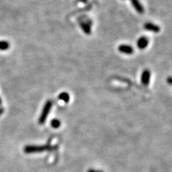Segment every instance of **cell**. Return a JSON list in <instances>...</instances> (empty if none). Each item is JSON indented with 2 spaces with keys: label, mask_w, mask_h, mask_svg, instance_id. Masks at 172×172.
Segmentation results:
<instances>
[{
  "label": "cell",
  "mask_w": 172,
  "mask_h": 172,
  "mask_svg": "<svg viewBox=\"0 0 172 172\" xmlns=\"http://www.w3.org/2000/svg\"><path fill=\"white\" fill-rule=\"evenodd\" d=\"M52 106H53V101H51V100H47V101L46 102L44 108H43L41 116H39V118L38 122L39 124H43V123L45 122Z\"/></svg>",
  "instance_id": "cell-1"
},
{
  "label": "cell",
  "mask_w": 172,
  "mask_h": 172,
  "mask_svg": "<svg viewBox=\"0 0 172 172\" xmlns=\"http://www.w3.org/2000/svg\"><path fill=\"white\" fill-rule=\"evenodd\" d=\"M50 147L48 146H27L24 148V152L27 153H37V152H42L44 150H50Z\"/></svg>",
  "instance_id": "cell-2"
},
{
  "label": "cell",
  "mask_w": 172,
  "mask_h": 172,
  "mask_svg": "<svg viewBox=\"0 0 172 172\" xmlns=\"http://www.w3.org/2000/svg\"><path fill=\"white\" fill-rule=\"evenodd\" d=\"M118 50L120 53L126 54V55H131L133 53V48L128 44H121L118 47Z\"/></svg>",
  "instance_id": "cell-3"
},
{
  "label": "cell",
  "mask_w": 172,
  "mask_h": 172,
  "mask_svg": "<svg viewBox=\"0 0 172 172\" xmlns=\"http://www.w3.org/2000/svg\"><path fill=\"white\" fill-rule=\"evenodd\" d=\"M137 47L140 50H143L148 46V39L146 37H141L138 39L137 41Z\"/></svg>",
  "instance_id": "cell-4"
},
{
  "label": "cell",
  "mask_w": 172,
  "mask_h": 172,
  "mask_svg": "<svg viewBox=\"0 0 172 172\" xmlns=\"http://www.w3.org/2000/svg\"><path fill=\"white\" fill-rule=\"evenodd\" d=\"M150 73L148 70H145L142 73V75H141V82L143 85H148L150 82Z\"/></svg>",
  "instance_id": "cell-5"
},
{
  "label": "cell",
  "mask_w": 172,
  "mask_h": 172,
  "mask_svg": "<svg viewBox=\"0 0 172 172\" xmlns=\"http://www.w3.org/2000/svg\"><path fill=\"white\" fill-rule=\"evenodd\" d=\"M145 30H148V31H150L153 32H159L160 31V27L155 24H153L152 22H146L144 24Z\"/></svg>",
  "instance_id": "cell-6"
},
{
  "label": "cell",
  "mask_w": 172,
  "mask_h": 172,
  "mask_svg": "<svg viewBox=\"0 0 172 172\" xmlns=\"http://www.w3.org/2000/svg\"><path fill=\"white\" fill-rule=\"evenodd\" d=\"M133 7L136 10V12L139 14H143L144 12V8H143L141 4L140 3L139 0H130Z\"/></svg>",
  "instance_id": "cell-7"
},
{
  "label": "cell",
  "mask_w": 172,
  "mask_h": 172,
  "mask_svg": "<svg viewBox=\"0 0 172 172\" xmlns=\"http://www.w3.org/2000/svg\"><path fill=\"white\" fill-rule=\"evenodd\" d=\"M80 27H81L82 30H83V32H85V34H87V35H90V32H91L90 27V25L87 24V23L80 22Z\"/></svg>",
  "instance_id": "cell-8"
},
{
  "label": "cell",
  "mask_w": 172,
  "mask_h": 172,
  "mask_svg": "<svg viewBox=\"0 0 172 172\" xmlns=\"http://www.w3.org/2000/svg\"><path fill=\"white\" fill-rule=\"evenodd\" d=\"M59 99L63 100L65 103H67L70 100V96L67 93H62L59 95Z\"/></svg>",
  "instance_id": "cell-9"
},
{
  "label": "cell",
  "mask_w": 172,
  "mask_h": 172,
  "mask_svg": "<svg viewBox=\"0 0 172 172\" xmlns=\"http://www.w3.org/2000/svg\"><path fill=\"white\" fill-rule=\"evenodd\" d=\"M51 125L54 128H57L60 127V122L59 120L57 119H54L51 121Z\"/></svg>",
  "instance_id": "cell-10"
},
{
  "label": "cell",
  "mask_w": 172,
  "mask_h": 172,
  "mask_svg": "<svg viewBox=\"0 0 172 172\" xmlns=\"http://www.w3.org/2000/svg\"><path fill=\"white\" fill-rule=\"evenodd\" d=\"M9 47L10 44L7 42H4V41L0 42V50H7L8 49Z\"/></svg>",
  "instance_id": "cell-11"
},
{
  "label": "cell",
  "mask_w": 172,
  "mask_h": 172,
  "mask_svg": "<svg viewBox=\"0 0 172 172\" xmlns=\"http://www.w3.org/2000/svg\"><path fill=\"white\" fill-rule=\"evenodd\" d=\"M167 82L169 84H171V85H172V78H168L167 79Z\"/></svg>",
  "instance_id": "cell-12"
},
{
  "label": "cell",
  "mask_w": 172,
  "mask_h": 172,
  "mask_svg": "<svg viewBox=\"0 0 172 172\" xmlns=\"http://www.w3.org/2000/svg\"><path fill=\"white\" fill-rule=\"evenodd\" d=\"M88 172H102V171H97V170H94V169H90V170H89Z\"/></svg>",
  "instance_id": "cell-13"
},
{
  "label": "cell",
  "mask_w": 172,
  "mask_h": 172,
  "mask_svg": "<svg viewBox=\"0 0 172 172\" xmlns=\"http://www.w3.org/2000/svg\"><path fill=\"white\" fill-rule=\"evenodd\" d=\"M4 113V109L3 108H0V116H1V114H2Z\"/></svg>",
  "instance_id": "cell-14"
}]
</instances>
